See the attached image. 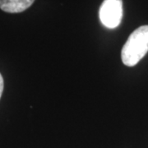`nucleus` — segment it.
Returning <instances> with one entry per match:
<instances>
[{
  "label": "nucleus",
  "instance_id": "f257e3e1",
  "mask_svg": "<svg viewBox=\"0 0 148 148\" xmlns=\"http://www.w3.org/2000/svg\"><path fill=\"white\" fill-rule=\"evenodd\" d=\"M148 52V26H142L129 36L122 49L121 58L124 65L133 67Z\"/></svg>",
  "mask_w": 148,
  "mask_h": 148
},
{
  "label": "nucleus",
  "instance_id": "f03ea898",
  "mask_svg": "<svg viewBox=\"0 0 148 148\" xmlns=\"http://www.w3.org/2000/svg\"><path fill=\"white\" fill-rule=\"evenodd\" d=\"M101 23L109 29L119 26L123 18L122 0H104L99 11Z\"/></svg>",
  "mask_w": 148,
  "mask_h": 148
},
{
  "label": "nucleus",
  "instance_id": "7ed1b4c3",
  "mask_svg": "<svg viewBox=\"0 0 148 148\" xmlns=\"http://www.w3.org/2000/svg\"><path fill=\"white\" fill-rule=\"evenodd\" d=\"M35 0H0V8L6 12L18 13L27 10Z\"/></svg>",
  "mask_w": 148,
  "mask_h": 148
},
{
  "label": "nucleus",
  "instance_id": "20e7f679",
  "mask_svg": "<svg viewBox=\"0 0 148 148\" xmlns=\"http://www.w3.org/2000/svg\"><path fill=\"white\" fill-rule=\"evenodd\" d=\"M3 78L2 75L0 74V98H1L2 93H3Z\"/></svg>",
  "mask_w": 148,
  "mask_h": 148
}]
</instances>
